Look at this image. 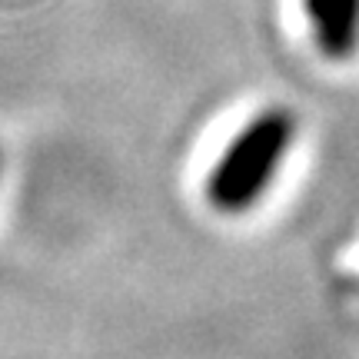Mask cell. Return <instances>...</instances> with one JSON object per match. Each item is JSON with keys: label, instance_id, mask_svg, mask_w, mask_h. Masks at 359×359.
Returning <instances> with one entry per match:
<instances>
[{"label": "cell", "instance_id": "obj_2", "mask_svg": "<svg viewBox=\"0 0 359 359\" xmlns=\"http://www.w3.org/2000/svg\"><path fill=\"white\" fill-rule=\"evenodd\" d=\"M306 17L326 57L346 60L359 47V0H306Z\"/></svg>", "mask_w": 359, "mask_h": 359}, {"label": "cell", "instance_id": "obj_1", "mask_svg": "<svg viewBox=\"0 0 359 359\" xmlns=\"http://www.w3.org/2000/svg\"><path fill=\"white\" fill-rule=\"evenodd\" d=\"M296 140V116L283 107L263 110L226 147L210 180L206 196L223 213H243L269 190L283 156Z\"/></svg>", "mask_w": 359, "mask_h": 359}]
</instances>
